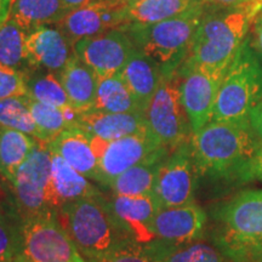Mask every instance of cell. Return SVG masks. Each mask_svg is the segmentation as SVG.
Returning a JSON list of instances; mask_svg holds the SVG:
<instances>
[{
	"instance_id": "60d3db41",
	"label": "cell",
	"mask_w": 262,
	"mask_h": 262,
	"mask_svg": "<svg viewBox=\"0 0 262 262\" xmlns=\"http://www.w3.org/2000/svg\"><path fill=\"white\" fill-rule=\"evenodd\" d=\"M256 33H257V41H258V45H260V49L262 50V16L260 17V21H258V24H257Z\"/></svg>"
},
{
	"instance_id": "6da1fadb",
	"label": "cell",
	"mask_w": 262,
	"mask_h": 262,
	"mask_svg": "<svg viewBox=\"0 0 262 262\" xmlns=\"http://www.w3.org/2000/svg\"><path fill=\"white\" fill-rule=\"evenodd\" d=\"M261 9L262 0H250L234 9H209L203 16L188 56L182 64L225 75Z\"/></svg>"
},
{
	"instance_id": "7402d4cb",
	"label": "cell",
	"mask_w": 262,
	"mask_h": 262,
	"mask_svg": "<svg viewBox=\"0 0 262 262\" xmlns=\"http://www.w3.org/2000/svg\"><path fill=\"white\" fill-rule=\"evenodd\" d=\"M170 150L159 149L148 159L133 166L122 175L110 182L108 187L118 195L125 196H155L156 183L164 160Z\"/></svg>"
},
{
	"instance_id": "f6af8a7d",
	"label": "cell",
	"mask_w": 262,
	"mask_h": 262,
	"mask_svg": "<svg viewBox=\"0 0 262 262\" xmlns=\"http://www.w3.org/2000/svg\"><path fill=\"white\" fill-rule=\"evenodd\" d=\"M80 258H81V256H80V257H79V260H80ZM79 260H78V262H79ZM27 262H28V261H27Z\"/></svg>"
},
{
	"instance_id": "d590c367",
	"label": "cell",
	"mask_w": 262,
	"mask_h": 262,
	"mask_svg": "<svg viewBox=\"0 0 262 262\" xmlns=\"http://www.w3.org/2000/svg\"><path fill=\"white\" fill-rule=\"evenodd\" d=\"M249 124L256 136L262 141V95L251 111L249 117Z\"/></svg>"
},
{
	"instance_id": "ee69618b",
	"label": "cell",
	"mask_w": 262,
	"mask_h": 262,
	"mask_svg": "<svg viewBox=\"0 0 262 262\" xmlns=\"http://www.w3.org/2000/svg\"><path fill=\"white\" fill-rule=\"evenodd\" d=\"M0 262H12V260L11 261H0Z\"/></svg>"
},
{
	"instance_id": "83f0119b",
	"label": "cell",
	"mask_w": 262,
	"mask_h": 262,
	"mask_svg": "<svg viewBox=\"0 0 262 262\" xmlns=\"http://www.w3.org/2000/svg\"><path fill=\"white\" fill-rule=\"evenodd\" d=\"M159 262H232L227 254L206 243H187L172 247L153 241L146 244Z\"/></svg>"
},
{
	"instance_id": "44dd1931",
	"label": "cell",
	"mask_w": 262,
	"mask_h": 262,
	"mask_svg": "<svg viewBox=\"0 0 262 262\" xmlns=\"http://www.w3.org/2000/svg\"><path fill=\"white\" fill-rule=\"evenodd\" d=\"M52 155L50 205L54 210L71 202L101 194L85 176L74 170L60 156Z\"/></svg>"
},
{
	"instance_id": "52a82bcc",
	"label": "cell",
	"mask_w": 262,
	"mask_h": 262,
	"mask_svg": "<svg viewBox=\"0 0 262 262\" xmlns=\"http://www.w3.org/2000/svg\"><path fill=\"white\" fill-rule=\"evenodd\" d=\"M145 118L153 139L170 152L191 141L193 133L181 101L178 71L163 74Z\"/></svg>"
},
{
	"instance_id": "d4e9b609",
	"label": "cell",
	"mask_w": 262,
	"mask_h": 262,
	"mask_svg": "<svg viewBox=\"0 0 262 262\" xmlns=\"http://www.w3.org/2000/svg\"><path fill=\"white\" fill-rule=\"evenodd\" d=\"M70 11L62 0H14L9 18L31 32L41 26L58 25Z\"/></svg>"
},
{
	"instance_id": "7c38bea8",
	"label": "cell",
	"mask_w": 262,
	"mask_h": 262,
	"mask_svg": "<svg viewBox=\"0 0 262 262\" xmlns=\"http://www.w3.org/2000/svg\"><path fill=\"white\" fill-rule=\"evenodd\" d=\"M136 50L129 35L113 29L94 38L81 39L74 45L78 58L98 78L120 73Z\"/></svg>"
},
{
	"instance_id": "4fadbf2b",
	"label": "cell",
	"mask_w": 262,
	"mask_h": 262,
	"mask_svg": "<svg viewBox=\"0 0 262 262\" xmlns=\"http://www.w3.org/2000/svg\"><path fill=\"white\" fill-rule=\"evenodd\" d=\"M180 77L181 101L192 133L195 134L211 120L212 111L224 75L181 64Z\"/></svg>"
},
{
	"instance_id": "3957f363",
	"label": "cell",
	"mask_w": 262,
	"mask_h": 262,
	"mask_svg": "<svg viewBox=\"0 0 262 262\" xmlns=\"http://www.w3.org/2000/svg\"><path fill=\"white\" fill-rule=\"evenodd\" d=\"M57 217L79 254L88 261L134 242L120 228L102 193L67 203L57 210Z\"/></svg>"
},
{
	"instance_id": "277c9868",
	"label": "cell",
	"mask_w": 262,
	"mask_h": 262,
	"mask_svg": "<svg viewBox=\"0 0 262 262\" xmlns=\"http://www.w3.org/2000/svg\"><path fill=\"white\" fill-rule=\"evenodd\" d=\"M208 10L156 24L131 22L119 29L129 35L137 50L157 62L164 74H169L178 71L187 58L196 29Z\"/></svg>"
},
{
	"instance_id": "ac0fdd59",
	"label": "cell",
	"mask_w": 262,
	"mask_h": 262,
	"mask_svg": "<svg viewBox=\"0 0 262 262\" xmlns=\"http://www.w3.org/2000/svg\"><path fill=\"white\" fill-rule=\"evenodd\" d=\"M75 127L106 142L136 134L149 133L143 114L107 113L97 110L78 113Z\"/></svg>"
},
{
	"instance_id": "8992f818",
	"label": "cell",
	"mask_w": 262,
	"mask_h": 262,
	"mask_svg": "<svg viewBox=\"0 0 262 262\" xmlns=\"http://www.w3.org/2000/svg\"><path fill=\"white\" fill-rule=\"evenodd\" d=\"M222 248L231 258L250 262L262 248V189L239 193L220 212Z\"/></svg>"
},
{
	"instance_id": "9c48e42d",
	"label": "cell",
	"mask_w": 262,
	"mask_h": 262,
	"mask_svg": "<svg viewBox=\"0 0 262 262\" xmlns=\"http://www.w3.org/2000/svg\"><path fill=\"white\" fill-rule=\"evenodd\" d=\"M52 155L48 145L38 142L16 172L15 195L22 219L54 210L50 205Z\"/></svg>"
},
{
	"instance_id": "ffe728a7",
	"label": "cell",
	"mask_w": 262,
	"mask_h": 262,
	"mask_svg": "<svg viewBox=\"0 0 262 262\" xmlns=\"http://www.w3.org/2000/svg\"><path fill=\"white\" fill-rule=\"evenodd\" d=\"M120 74L140 111L145 114L163 79L162 68L152 58L136 49Z\"/></svg>"
},
{
	"instance_id": "8fae6325",
	"label": "cell",
	"mask_w": 262,
	"mask_h": 262,
	"mask_svg": "<svg viewBox=\"0 0 262 262\" xmlns=\"http://www.w3.org/2000/svg\"><path fill=\"white\" fill-rule=\"evenodd\" d=\"M196 175L189 141L172 150L159 170L155 196L160 209L194 203Z\"/></svg>"
},
{
	"instance_id": "30bf717a",
	"label": "cell",
	"mask_w": 262,
	"mask_h": 262,
	"mask_svg": "<svg viewBox=\"0 0 262 262\" xmlns=\"http://www.w3.org/2000/svg\"><path fill=\"white\" fill-rule=\"evenodd\" d=\"M129 5L126 0H93L89 4L71 10L56 27L74 47L81 39L97 37L129 24Z\"/></svg>"
},
{
	"instance_id": "836d02e7",
	"label": "cell",
	"mask_w": 262,
	"mask_h": 262,
	"mask_svg": "<svg viewBox=\"0 0 262 262\" xmlns=\"http://www.w3.org/2000/svg\"><path fill=\"white\" fill-rule=\"evenodd\" d=\"M88 262H159L146 244L136 242L120 245L96 260Z\"/></svg>"
},
{
	"instance_id": "7a4b0ae2",
	"label": "cell",
	"mask_w": 262,
	"mask_h": 262,
	"mask_svg": "<svg viewBox=\"0 0 262 262\" xmlns=\"http://www.w3.org/2000/svg\"><path fill=\"white\" fill-rule=\"evenodd\" d=\"M255 136L250 125L209 122L191 139L196 173L245 176L261 148Z\"/></svg>"
},
{
	"instance_id": "5bb4252c",
	"label": "cell",
	"mask_w": 262,
	"mask_h": 262,
	"mask_svg": "<svg viewBox=\"0 0 262 262\" xmlns=\"http://www.w3.org/2000/svg\"><path fill=\"white\" fill-rule=\"evenodd\" d=\"M164 147L159 146L149 133L136 134L106 142L98 159L100 183L110 182L133 166L148 159Z\"/></svg>"
},
{
	"instance_id": "5b68a950",
	"label": "cell",
	"mask_w": 262,
	"mask_h": 262,
	"mask_svg": "<svg viewBox=\"0 0 262 262\" xmlns=\"http://www.w3.org/2000/svg\"><path fill=\"white\" fill-rule=\"evenodd\" d=\"M261 95L262 67L245 41L222 78L211 120L250 125L249 117Z\"/></svg>"
},
{
	"instance_id": "cb8c5ba5",
	"label": "cell",
	"mask_w": 262,
	"mask_h": 262,
	"mask_svg": "<svg viewBox=\"0 0 262 262\" xmlns=\"http://www.w3.org/2000/svg\"><path fill=\"white\" fill-rule=\"evenodd\" d=\"M208 9L206 0H140L129 5L127 19L129 24H156Z\"/></svg>"
},
{
	"instance_id": "e0dca14e",
	"label": "cell",
	"mask_w": 262,
	"mask_h": 262,
	"mask_svg": "<svg viewBox=\"0 0 262 262\" xmlns=\"http://www.w3.org/2000/svg\"><path fill=\"white\" fill-rule=\"evenodd\" d=\"M110 206L117 222L134 242L148 244L155 241L150 225L160 206L156 196H125L116 194Z\"/></svg>"
},
{
	"instance_id": "2e32d148",
	"label": "cell",
	"mask_w": 262,
	"mask_h": 262,
	"mask_svg": "<svg viewBox=\"0 0 262 262\" xmlns=\"http://www.w3.org/2000/svg\"><path fill=\"white\" fill-rule=\"evenodd\" d=\"M26 55L32 71L58 74L74 56V47L57 27L41 26L27 32Z\"/></svg>"
},
{
	"instance_id": "484cf974",
	"label": "cell",
	"mask_w": 262,
	"mask_h": 262,
	"mask_svg": "<svg viewBox=\"0 0 262 262\" xmlns=\"http://www.w3.org/2000/svg\"><path fill=\"white\" fill-rule=\"evenodd\" d=\"M37 143L38 141L27 134L0 126V175L14 182L18 168Z\"/></svg>"
},
{
	"instance_id": "d6986e66",
	"label": "cell",
	"mask_w": 262,
	"mask_h": 262,
	"mask_svg": "<svg viewBox=\"0 0 262 262\" xmlns=\"http://www.w3.org/2000/svg\"><path fill=\"white\" fill-rule=\"evenodd\" d=\"M51 153L60 156L74 170L100 183L98 155L94 140L79 127H71L48 145Z\"/></svg>"
},
{
	"instance_id": "b9f144b4",
	"label": "cell",
	"mask_w": 262,
	"mask_h": 262,
	"mask_svg": "<svg viewBox=\"0 0 262 262\" xmlns=\"http://www.w3.org/2000/svg\"><path fill=\"white\" fill-rule=\"evenodd\" d=\"M251 261H254V262H262V248L257 251L256 254L254 255L253 258H251V260H250V262Z\"/></svg>"
},
{
	"instance_id": "1f68e13d",
	"label": "cell",
	"mask_w": 262,
	"mask_h": 262,
	"mask_svg": "<svg viewBox=\"0 0 262 262\" xmlns=\"http://www.w3.org/2000/svg\"><path fill=\"white\" fill-rule=\"evenodd\" d=\"M0 126L27 134L38 141L39 134L29 110V96L0 100Z\"/></svg>"
},
{
	"instance_id": "ba28073f",
	"label": "cell",
	"mask_w": 262,
	"mask_h": 262,
	"mask_svg": "<svg viewBox=\"0 0 262 262\" xmlns=\"http://www.w3.org/2000/svg\"><path fill=\"white\" fill-rule=\"evenodd\" d=\"M22 255L28 262H78L81 256L56 210L22 219Z\"/></svg>"
},
{
	"instance_id": "e575fe53",
	"label": "cell",
	"mask_w": 262,
	"mask_h": 262,
	"mask_svg": "<svg viewBox=\"0 0 262 262\" xmlns=\"http://www.w3.org/2000/svg\"><path fill=\"white\" fill-rule=\"evenodd\" d=\"M28 95L26 75L0 64V100Z\"/></svg>"
},
{
	"instance_id": "ab89813d",
	"label": "cell",
	"mask_w": 262,
	"mask_h": 262,
	"mask_svg": "<svg viewBox=\"0 0 262 262\" xmlns=\"http://www.w3.org/2000/svg\"><path fill=\"white\" fill-rule=\"evenodd\" d=\"M93 2V0H62V3L67 6L70 10H74L80 8V6H84L89 3Z\"/></svg>"
},
{
	"instance_id": "7bdbcfd3",
	"label": "cell",
	"mask_w": 262,
	"mask_h": 262,
	"mask_svg": "<svg viewBox=\"0 0 262 262\" xmlns=\"http://www.w3.org/2000/svg\"><path fill=\"white\" fill-rule=\"evenodd\" d=\"M79 262H88V261H85V260H84V258H83V257H81V258H80V260H79Z\"/></svg>"
},
{
	"instance_id": "f35d334b",
	"label": "cell",
	"mask_w": 262,
	"mask_h": 262,
	"mask_svg": "<svg viewBox=\"0 0 262 262\" xmlns=\"http://www.w3.org/2000/svg\"><path fill=\"white\" fill-rule=\"evenodd\" d=\"M14 0H0V27L8 21Z\"/></svg>"
},
{
	"instance_id": "8d00e7d4",
	"label": "cell",
	"mask_w": 262,
	"mask_h": 262,
	"mask_svg": "<svg viewBox=\"0 0 262 262\" xmlns=\"http://www.w3.org/2000/svg\"><path fill=\"white\" fill-rule=\"evenodd\" d=\"M248 2H250V0H206L209 9L214 8L215 10L234 9Z\"/></svg>"
},
{
	"instance_id": "f546056e",
	"label": "cell",
	"mask_w": 262,
	"mask_h": 262,
	"mask_svg": "<svg viewBox=\"0 0 262 262\" xmlns=\"http://www.w3.org/2000/svg\"><path fill=\"white\" fill-rule=\"evenodd\" d=\"M26 81L28 96L33 100L62 111H74L56 74L45 71H32L26 75Z\"/></svg>"
},
{
	"instance_id": "603a6c76",
	"label": "cell",
	"mask_w": 262,
	"mask_h": 262,
	"mask_svg": "<svg viewBox=\"0 0 262 262\" xmlns=\"http://www.w3.org/2000/svg\"><path fill=\"white\" fill-rule=\"evenodd\" d=\"M57 78L70 97L75 112L83 113L93 110L96 102L98 77L77 55L68 61L63 70L57 74Z\"/></svg>"
},
{
	"instance_id": "4dcf8cb0",
	"label": "cell",
	"mask_w": 262,
	"mask_h": 262,
	"mask_svg": "<svg viewBox=\"0 0 262 262\" xmlns=\"http://www.w3.org/2000/svg\"><path fill=\"white\" fill-rule=\"evenodd\" d=\"M26 37L27 32L10 18L0 27V64L27 75L32 68L26 55Z\"/></svg>"
},
{
	"instance_id": "4316f807",
	"label": "cell",
	"mask_w": 262,
	"mask_h": 262,
	"mask_svg": "<svg viewBox=\"0 0 262 262\" xmlns=\"http://www.w3.org/2000/svg\"><path fill=\"white\" fill-rule=\"evenodd\" d=\"M93 110L107 113L143 114L120 73L98 78L96 102Z\"/></svg>"
},
{
	"instance_id": "9a60e30c",
	"label": "cell",
	"mask_w": 262,
	"mask_h": 262,
	"mask_svg": "<svg viewBox=\"0 0 262 262\" xmlns=\"http://www.w3.org/2000/svg\"><path fill=\"white\" fill-rule=\"evenodd\" d=\"M206 224V215L195 203L164 208L157 212L150 225L155 241L164 244L178 245L192 243L203 233Z\"/></svg>"
},
{
	"instance_id": "f1b7e54d",
	"label": "cell",
	"mask_w": 262,
	"mask_h": 262,
	"mask_svg": "<svg viewBox=\"0 0 262 262\" xmlns=\"http://www.w3.org/2000/svg\"><path fill=\"white\" fill-rule=\"evenodd\" d=\"M29 110L37 126L38 142L49 145L66 130L75 127L77 112L62 111L60 108L48 106L29 97Z\"/></svg>"
},
{
	"instance_id": "74e56055",
	"label": "cell",
	"mask_w": 262,
	"mask_h": 262,
	"mask_svg": "<svg viewBox=\"0 0 262 262\" xmlns=\"http://www.w3.org/2000/svg\"><path fill=\"white\" fill-rule=\"evenodd\" d=\"M245 176H249V178L254 176V178L262 180V147L257 152V155L255 156V158L253 159L250 165H249L247 175Z\"/></svg>"
},
{
	"instance_id": "d6a6232c",
	"label": "cell",
	"mask_w": 262,
	"mask_h": 262,
	"mask_svg": "<svg viewBox=\"0 0 262 262\" xmlns=\"http://www.w3.org/2000/svg\"><path fill=\"white\" fill-rule=\"evenodd\" d=\"M22 254V222L0 208V261H11Z\"/></svg>"
}]
</instances>
